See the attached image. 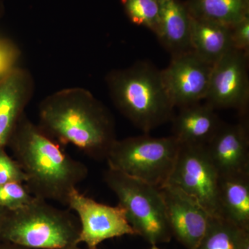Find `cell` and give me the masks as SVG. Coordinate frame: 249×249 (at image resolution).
<instances>
[{"mask_svg": "<svg viewBox=\"0 0 249 249\" xmlns=\"http://www.w3.org/2000/svg\"><path fill=\"white\" fill-rule=\"evenodd\" d=\"M7 147L27 176L24 184L38 199L67 205L70 193L88 178L86 165L64 151L25 113L18 121Z\"/></svg>", "mask_w": 249, "mask_h": 249, "instance_id": "7a4b0ae2", "label": "cell"}, {"mask_svg": "<svg viewBox=\"0 0 249 249\" xmlns=\"http://www.w3.org/2000/svg\"><path fill=\"white\" fill-rule=\"evenodd\" d=\"M150 249H160L157 247V245H152V248Z\"/></svg>", "mask_w": 249, "mask_h": 249, "instance_id": "f546056e", "label": "cell"}, {"mask_svg": "<svg viewBox=\"0 0 249 249\" xmlns=\"http://www.w3.org/2000/svg\"><path fill=\"white\" fill-rule=\"evenodd\" d=\"M58 249H83L80 248L78 245L70 246V247H65V248Z\"/></svg>", "mask_w": 249, "mask_h": 249, "instance_id": "83f0119b", "label": "cell"}, {"mask_svg": "<svg viewBox=\"0 0 249 249\" xmlns=\"http://www.w3.org/2000/svg\"><path fill=\"white\" fill-rule=\"evenodd\" d=\"M103 179L119 199L137 235L152 245L173 238L160 188L108 168Z\"/></svg>", "mask_w": 249, "mask_h": 249, "instance_id": "5b68a950", "label": "cell"}, {"mask_svg": "<svg viewBox=\"0 0 249 249\" xmlns=\"http://www.w3.org/2000/svg\"><path fill=\"white\" fill-rule=\"evenodd\" d=\"M249 230L222 217H212L209 229L196 249H241Z\"/></svg>", "mask_w": 249, "mask_h": 249, "instance_id": "d6986e66", "label": "cell"}, {"mask_svg": "<svg viewBox=\"0 0 249 249\" xmlns=\"http://www.w3.org/2000/svg\"><path fill=\"white\" fill-rule=\"evenodd\" d=\"M156 35L172 56L191 51V15L180 0H160Z\"/></svg>", "mask_w": 249, "mask_h": 249, "instance_id": "9a60e30c", "label": "cell"}, {"mask_svg": "<svg viewBox=\"0 0 249 249\" xmlns=\"http://www.w3.org/2000/svg\"><path fill=\"white\" fill-rule=\"evenodd\" d=\"M38 117L39 127L55 142L74 145L96 160H106L117 139L111 113L83 88L49 95L39 106Z\"/></svg>", "mask_w": 249, "mask_h": 249, "instance_id": "6da1fadb", "label": "cell"}, {"mask_svg": "<svg viewBox=\"0 0 249 249\" xmlns=\"http://www.w3.org/2000/svg\"><path fill=\"white\" fill-rule=\"evenodd\" d=\"M160 191L173 237L186 249H196L213 217L178 187L166 184Z\"/></svg>", "mask_w": 249, "mask_h": 249, "instance_id": "8fae6325", "label": "cell"}, {"mask_svg": "<svg viewBox=\"0 0 249 249\" xmlns=\"http://www.w3.org/2000/svg\"><path fill=\"white\" fill-rule=\"evenodd\" d=\"M34 197L24 183L0 184V207L3 209L9 211L19 209L31 202Z\"/></svg>", "mask_w": 249, "mask_h": 249, "instance_id": "44dd1931", "label": "cell"}, {"mask_svg": "<svg viewBox=\"0 0 249 249\" xmlns=\"http://www.w3.org/2000/svg\"><path fill=\"white\" fill-rule=\"evenodd\" d=\"M180 142L173 135H147L116 139L108 152V168L160 188L169 181Z\"/></svg>", "mask_w": 249, "mask_h": 249, "instance_id": "8992f818", "label": "cell"}, {"mask_svg": "<svg viewBox=\"0 0 249 249\" xmlns=\"http://www.w3.org/2000/svg\"><path fill=\"white\" fill-rule=\"evenodd\" d=\"M231 38L233 49L249 53V16L231 27Z\"/></svg>", "mask_w": 249, "mask_h": 249, "instance_id": "603a6c76", "label": "cell"}, {"mask_svg": "<svg viewBox=\"0 0 249 249\" xmlns=\"http://www.w3.org/2000/svg\"><path fill=\"white\" fill-rule=\"evenodd\" d=\"M0 249H29L25 247H20L11 243V242H6V241L0 240Z\"/></svg>", "mask_w": 249, "mask_h": 249, "instance_id": "d4e9b609", "label": "cell"}, {"mask_svg": "<svg viewBox=\"0 0 249 249\" xmlns=\"http://www.w3.org/2000/svg\"><path fill=\"white\" fill-rule=\"evenodd\" d=\"M193 17L232 27L249 16V0H187Z\"/></svg>", "mask_w": 249, "mask_h": 249, "instance_id": "ac0fdd59", "label": "cell"}, {"mask_svg": "<svg viewBox=\"0 0 249 249\" xmlns=\"http://www.w3.org/2000/svg\"><path fill=\"white\" fill-rule=\"evenodd\" d=\"M219 183V173L206 146L181 144L167 184L178 187L193 196L212 217H222Z\"/></svg>", "mask_w": 249, "mask_h": 249, "instance_id": "52a82bcc", "label": "cell"}, {"mask_svg": "<svg viewBox=\"0 0 249 249\" xmlns=\"http://www.w3.org/2000/svg\"><path fill=\"white\" fill-rule=\"evenodd\" d=\"M2 5H1V3H0V17L1 16V14H2Z\"/></svg>", "mask_w": 249, "mask_h": 249, "instance_id": "f1b7e54d", "label": "cell"}, {"mask_svg": "<svg viewBox=\"0 0 249 249\" xmlns=\"http://www.w3.org/2000/svg\"><path fill=\"white\" fill-rule=\"evenodd\" d=\"M80 231L79 220L71 212L34 197L8 211L0 240L29 249H58L78 245Z\"/></svg>", "mask_w": 249, "mask_h": 249, "instance_id": "277c9868", "label": "cell"}, {"mask_svg": "<svg viewBox=\"0 0 249 249\" xmlns=\"http://www.w3.org/2000/svg\"><path fill=\"white\" fill-rule=\"evenodd\" d=\"M248 54L232 49L213 67L206 103L247 115L249 99Z\"/></svg>", "mask_w": 249, "mask_h": 249, "instance_id": "9c48e42d", "label": "cell"}, {"mask_svg": "<svg viewBox=\"0 0 249 249\" xmlns=\"http://www.w3.org/2000/svg\"><path fill=\"white\" fill-rule=\"evenodd\" d=\"M34 91L29 72L17 66L0 77V150L6 149Z\"/></svg>", "mask_w": 249, "mask_h": 249, "instance_id": "4fadbf2b", "label": "cell"}, {"mask_svg": "<svg viewBox=\"0 0 249 249\" xmlns=\"http://www.w3.org/2000/svg\"><path fill=\"white\" fill-rule=\"evenodd\" d=\"M107 84L118 110L145 134L172 121L175 115L160 70L149 62H138L111 71Z\"/></svg>", "mask_w": 249, "mask_h": 249, "instance_id": "3957f363", "label": "cell"}, {"mask_svg": "<svg viewBox=\"0 0 249 249\" xmlns=\"http://www.w3.org/2000/svg\"><path fill=\"white\" fill-rule=\"evenodd\" d=\"M8 211H9V210L0 207V235H1V229H2L3 225H4L5 219H6V215H7Z\"/></svg>", "mask_w": 249, "mask_h": 249, "instance_id": "484cf974", "label": "cell"}, {"mask_svg": "<svg viewBox=\"0 0 249 249\" xmlns=\"http://www.w3.org/2000/svg\"><path fill=\"white\" fill-rule=\"evenodd\" d=\"M27 176L20 165L9 156L6 149L0 150V184L24 183Z\"/></svg>", "mask_w": 249, "mask_h": 249, "instance_id": "7402d4cb", "label": "cell"}, {"mask_svg": "<svg viewBox=\"0 0 249 249\" xmlns=\"http://www.w3.org/2000/svg\"><path fill=\"white\" fill-rule=\"evenodd\" d=\"M67 206L76 213L80 231L78 244L85 243L88 249H98L104 241L124 235H137L120 205L109 206L95 201L73 190Z\"/></svg>", "mask_w": 249, "mask_h": 249, "instance_id": "ba28073f", "label": "cell"}, {"mask_svg": "<svg viewBox=\"0 0 249 249\" xmlns=\"http://www.w3.org/2000/svg\"><path fill=\"white\" fill-rule=\"evenodd\" d=\"M18 57V49L9 41L0 39V77L12 70Z\"/></svg>", "mask_w": 249, "mask_h": 249, "instance_id": "cb8c5ba5", "label": "cell"}, {"mask_svg": "<svg viewBox=\"0 0 249 249\" xmlns=\"http://www.w3.org/2000/svg\"><path fill=\"white\" fill-rule=\"evenodd\" d=\"M213 67L192 51L172 56L169 65L160 70V75L174 107H182L205 100Z\"/></svg>", "mask_w": 249, "mask_h": 249, "instance_id": "30bf717a", "label": "cell"}, {"mask_svg": "<svg viewBox=\"0 0 249 249\" xmlns=\"http://www.w3.org/2000/svg\"><path fill=\"white\" fill-rule=\"evenodd\" d=\"M173 137L182 145L206 146L224 124L208 103L179 107L174 115Z\"/></svg>", "mask_w": 249, "mask_h": 249, "instance_id": "5bb4252c", "label": "cell"}, {"mask_svg": "<svg viewBox=\"0 0 249 249\" xmlns=\"http://www.w3.org/2000/svg\"><path fill=\"white\" fill-rule=\"evenodd\" d=\"M241 249H249V235L245 237L244 240L243 244H242Z\"/></svg>", "mask_w": 249, "mask_h": 249, "instance_id": "4316f807", "label": "cell"}, {"mask_svg": "<svg viewBox=\"0 0 249 249\" xmlns=\"http://www.w3.org/2000/svg\"><path fill=\"white\" fill-rule=\"evenodd\" d=\"M222 217L249 230V173L219 176Z\"/></svg>", "mask_w": 249, "mask_h": 249, "instance_id": "e0dca14e", "label": "cell"}, {"mask_svg": "<svg viewBox=\"0 0 249 249\" xmlns=\"http://www.w3.org/2000/svg\"><path fill=\"white\" fill-rule=\"evenodd\" d=\"M129 19L156 34L160 22V0H121Z\"/></svg>", "mask_w": 249, "mask_h": 249, "instance_id": "ffe728a7", "label": "cell"}, {"mask_svg": "<svg viewBox=\"0 0 249 249\" xmlns=\"http://www.w3.org/2000/svg\"><path fill=\"white\" fill-rule=\"evenodd\" d=\"M219 176L249 173V126L247 120L223 124L206 146Z\"/></svg>", "mask_w": 249, "mask_h": 249, "instance_id": "7c38bea8", "label": "cell"}, {"mask_svg": "<svg viewBox=\"0 0 249 249\" xmlns=\"http://www.w3.org/2000/svg\"><path fill=\"white\" fill-rule=\"evenodd\" d=\"M191 47L197 56L213 66L233 49L231 27L191 16Z\"/></svg>", "mask_w": 249, "mask_h": 249, "instance_id": "2e32d148", "label": "cell"}]
</instances>
